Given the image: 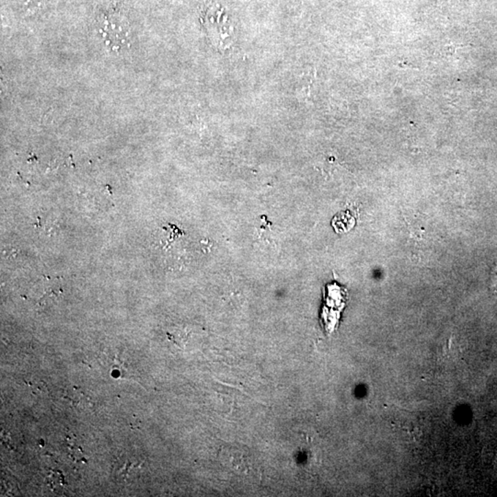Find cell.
<instances>
[{"mask_svg":"<svg viewBox=\"0 0 497 497\" xmlns=\"http://www.w3.org/2000/svg\"><path fill=\"white\" fill-rule=\"evenodd\" d=\"M463 45H457V43H450V45H444L442 48V54L446 57H455L457 54V50L460 47H463Z\"/></svg>","mask_w":497,"mask_h":497,"instance_id":"obj_1","label":"cell"}]
</instances>
